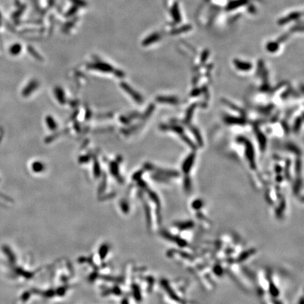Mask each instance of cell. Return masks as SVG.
Segmentation results:
<instances>
[{
  "label": "cell",
  "mask_w": 304,
  "mask_h": 304,
  "mask_svg": "<svg viewBox=\"0 0 304 304\" xmlns=\"http://www.w3.org/2000/svg\"><path fill=\"white\" fill-rule=\"evenodd\" d=\"M194 159H195V155L194 154H191L187 157V159L185 160V162L182 165V170L184 171V173H188L190 171L191 168L192 167V165H193Z\"/></svg>",
  "instance_id": "obj_1"
},
{
  "label": "cell",
  "mask_w": 304,
  "mask_h": 304,
  "mask_svg": "<svg viewBox=\"0 0 304 304\" xmlns=\"http://www.w3.org/2000/svg\"><path fill=\"white\" fill-rule=\"evenodd\" d=\"M234 64H235V66H236L238 69L243 71H247L251 68V64H249V63L239 61L236 60V61H234Z\"/></svg>",
  "instance_id": "obj_2"
},
{
  "label": "cell",
  "mask_w": 304,
  "mask_h": 304,
  "mask_svg": "<svg viewBox=\"0 0 304 304\" xmlns=\"http://www.w3.org/2000/svg\"><path fill=\"white\" fill-rule=\"evenodd\" d=\"M159 100L160 102L173 104H176L179 102L178 99L175 98V97H160V98H159Z\"/></svg>",
  "instance_id": "obj_3"
},
{
  "label": "cell",
  "mask_w": 304,
  "mask_h": 304,
  "mask_svg": "<svg viewBox=\"0 0 304 304\" xmlns=\"http://www.w3.org/2000/svg\"><path fill=\"white\" fill-rule=\"evenodd\" d=\"M227 120H228V121L229 123H231V122L232 121V120H233V119H232V118H231V117H229V118H228ZM234 120H235L234 123H243V121H242V119H235Z\"/></svg>",
  "instance_id": "obj_4"
}]
</instances>
